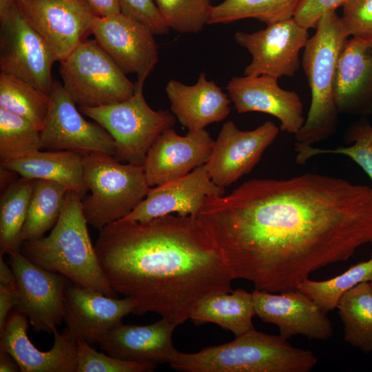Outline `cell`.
<instances>
[{"instance_id": "6da1fadb", "label": "cell", "mask_w": 372, "mask_h": 372, "mask_svg": "<svg viewBox=\"0 0 372 372\" xmlns=\"http://www.w3.org/2000/svg\"><path fill=\"white\" fill-rule=\"evenodd\" d=\"M196 218L233 280L281 293L372 242V187L315 173L254 178L207 197Z\"/></svg>"}, {"instance_id": "7a4b0ae2", "label": "cell", "mask_w": 372, "mask_h": 372, "mask_svg": "<svg viewBox=\"0 0 372 372\" xmlns=\"http://www.w3.org/2000/svg\"><path fill=\"white\" fill-rule=\"evenodd\" d=\"M94 247L112 289L134 302L133 314L155 312L178 326L203 300L232 291L233 279L192 216L122 218L99 230Z\"/></svg>"}, {"instance_id": "3957f363", "label": "cell", "mask_w": 372, "mask_h": 372, "mask_svg": "<svg viewBox=\"0 0 372 372\" xmlns=\"http://www.w3.org/2000/svg\"><path fill=\"white\" fill-rule=\"evenodd\" d=\"M87 225L82 198L68 190L61 214L50 234L23 242L20 251L36 265L76 285L117 297L101 269Z\"/></svg>"}, {"instance_id": "277c9868", "label": "cell", "mask_w": 372, "mask_h": 372, "mask_svg": "<svg viewBox=\"0 0 372 372\" xmlns=\"http://www.w3.org/2000/svg\"><path fill=\"white\" fill-rule=\"evenodd\" d=\"M317 362L313 351L254 328L231 342L198 352L176 351L169 364L183 372H309Z\"/></svg>"}, {"instance_id": "5b68a950", "label": "cell", "mask_w": 372, "mask_h": 372, "mask_svg": "<svg viewBox=\"0 0 372 372\" xmlns=\"http://www.w3.org/2000/svg\"><path fill=\"white\" fill-rule=\"evenodd\" d=\"M315 28L302 59L311 90V105L304 124L294 135L297 143L306 145L325 141L336 133L339 114L334 95L336 70L349 37L335 11L322 17Z\"/></svg>"}, {"instance_id": "8992f818", "label": "cell", "mask_w": 372, "mask_h": 372, "mask_svg": "<svg viewBox=\"0 0 372 372\" xmlns=\"http://www.w3.org/2000/svg\"><path fill=\"white\" fill-rule=\"evenodd\" d=\"M83 159L91 192L82 198L83 211L87 224L98 230L126 217L151 188L143 165L122 163L103 153L83 154Z\"/></svg>"}, {"instance_id": "52a82bcc", "label": "cell", "mask_w": 372, "mask_h": 372, "mask_svg": "<svg viewBox=\"0 0 372 372\" xmlns=\"http://www.w3.org/2000/svg\"><path fill=\"white\" fill-rule=\"evenodd\" d=\"M123 101L99 107H79L83 114L102 126L113 138L115 158L122 163L141 166L150 147L176 122L168 110L155 111L145 100L142 86Z\"/></svg>"}, {"instance_id": "ba28073f", "label": "cell", "mask_w": 372, "mask_h": 372, "mask_svg": "<svg viewBox=\"0 0 372 372\" xmlns=\"http://www.w3.org/2000/svg\"><path fill=\"white\" fill-rule=\"evenodd\" d=\"M60 62L63 86L79 107H99L131 98L136 85L94 39L82 41Z\"/></svg>"}, {"instance_id": "9c48e42d", "label": "cell", "mask_w": 372, "mask_h": 372, "mask_svg": "<svg viewBox=\"0 0 372 372\" xmlns=\"http://www.w3.org/2000/svg\"><path fill=\"white\" fill-rule=\"evenodd\" d=\"M8 263L16 278V310L27 316L34 331L53 333L63 320L69 279L36 265L20 250L8 254Z\"/></svg>"}, {"instance_id": "30bf717a", "label": "cell", "mask_w": 372, "mask_h": 372, "mask_svg": "<svg viewBox=\"0 0 372 372\" xmlns=\"http://www.w3.org/2000/svg\"><path fill=\"white\" fill-rule=\"evenodd\" d=\"M1 72L14 76L50 94L56 61L44 39L28 23L15 4L0 20Z\"/></svg>"}, {"instance_id": "8fae6325", "label": "cell", "mask_w": 372, "mask_h": 372, "mask_svg": "<svg viewBox=\"0 0 372 372\" xmlns=\"http://www.w3.org/2000/svg\"><path fill=\"white\" fill-rule=\"evenodd\" d=\"M16 4L56 61L65 59L86 39L96 17L85 0H16Z\"/></svg>"}, {"instance_id": "7c38bea8", "label": "cell", "mask_w": 372, "mask_h": 372, "mask_svg": "<svg viewBox=\"0 0 372 372\" xmlns=\"http://www.w3.org/2000/svg\"><path fill=\"white\" fill-rule=\"evenodd\" d=\"M49 95V110L41 131V149L115 155L112 136L97 123L82 116L60 82L54 81Z\"/></svg>"}, {"instance_id": "4fadbf2b", "label": "cell", "mask_w": 372, "mask_h": 372, "mask_svg": "<svg viewBox=\"0 0 372 372\" xmlns=\"http://www.w3.org/2000/svg\"><path fill=\"white\" fill-rule=\"evenodd\" d=\"M309 30L294 18L280 21L256 32L238 31L234 40L251 56L244 75L293 76L300 65V52L308 39Z\"/></svg>"}, {"instance_id": "5bb4252c", "label": "cell", "mask_w": 372, "mask_h": 372, "mask_svg": "<svg viewBox=\"0 0 372 372\" xmlns=\"http://www.w3.org/2000/svg\"><path fill=\"white\" fill-rule=\"evenodd\" d=\"M91 34L125 73L137 75L136 85L143 87L158 61L154 34L142 23L121 12L96 16Z\"/></svg>"}, {"instance_id": "9a60e30c", "label": "cell", "mask_w": 372, "mask_h": 372, "mask_svg": "<svg viewBox=\"0 0 372 372\" xmlns=\"http://www.w3.org/2000/svg\"><path fill=\"white\" fill-rule=\"evenodd\" d=\"M279 131L271 121L248 131L238 129L231 121L225 122L205 164L211 180L225 189L249 174Z\"/></svg>"}, {"instance_id": "2e32d148", "label": "cell", "mask_w": 372, "mask_h": 372, "mask_svg": "<svg viewBox=\"0 0 372 372\" xmlns=\"http://www.w3.org/2000/svg\"><path fill=\"white\" fill-rule=\"evenodd\" d=\"M66 328L75 338L89 344H99L122 319L135 309L134 302L118 299L76 285L69 280L64 292Z\"/></svg>"}, {"instance_id": "e0dca14e", "label": "cell", "mask_w": 372, "mask_h": 372, "mask_svg": "<svg viewBox=\"0 0 372 372\" xmlns=\"http://www.w3.org/2000/svg\"><path fill=\"white\" fill-rule=\"evenodd\" d=\"M252 293L255 315L276 325L286 340L296 335L327 340L333 333L327 313L309 297L298 290L272 293L255 289Z\"/></svg>"}, {"instance_id": "ac0fdd59", "label": "cell", "mask_w": 372, "mask_h": 372, "mask_svg": "<svg viewBox=\"0 0 372 372\" xmlns=\"http://www.w3.org/2000/svg\"><path fill=\"white\" fill-rule=\"evenodd\" d=\"M278 80L265 74L234 76L226 88L238 113L270 114L280 121L281 131L295 135L306 120L303 105L297 92L282 89Z\"/></svg>"}, {"instance_id": "d6986e66", "label": "cell", "mask_w": 372, "mask_h": 372, "mask_svg": "<svg viewBox=\"0 0 372 372\" xmlns=\"http://www.w3.org/2000/svg\"><path fill=\"white\" fill-rule=\"evenodd\" d=\"M214 141L205 129L178 135L172 128L163 132L147 152L143 163L149 185L156 187L181 178L205 165Z\"/></svg>"}, {"instance_id": "ffe728a7", "label": "cell", "mask_w": 372, "mask_h": 372, "mask_svg": "<svg viewBox=\"0 0 372 372\" xmlns=\"http://www.w3.org/2000/svg\"><path fill=\"white\" fill-rule=\"evenodd\" d=\"M28 319L15 310L8 316L0 334V351L8 353L21 372H76V338L65 327L62 333L53 332L54 344L48 351H41L29 340Z\"/></svg>"}, {"instance_id": "44dd1931", "label": "cell", "mask_w": 372, "mask_h": 372, "mask_svg": "<svg viewBox=\"0 0 372 372\" xmlns=\"http://www.w3.org/2000/svg\"><path fill=\"white\" fill-rule=\"evenodd\" d=\"M224 194L225 189L211 180L203 165L185 176L151 187L145 198L123 218L145 222L174 213L196 217L207 197Z\"/></svg>"}, {"instance_id": "7402d4cb", "label": "cell", "mask_w": 372, "mask_h": 372, "mask_svg": "<svg viewBox=\"0 0 372 372\" xmlns=\"http://www.w3.org/2000/svg\"><path fill=\"white\" fill-rule=\"evenodd\" d=\"M334 95L339 114H372V39L346 41L338 61Z\"/></svg>"}, {"instance_id": "603a6c76", "label": "cell", "mask_w": 372, "mask_h": 372, "mask_svg": "<svg viewBox=\"0 0 372 372\" xmlns=\"http://www.w3.org/2000/svg\"><path fill=\"white\" fill-rule=\"evenodd\" d=\"M176 327L164 318L147 325L121 324L99 345L101 350L118 359L156 365L169 364L177 351L172 342Z\"/></svg>"}, {"instance_id": "cb8c5ba5", "label": "cell", "mask_w": 372, "mask_h": 372, "mask_svg": "<svg viewBox=\"0 0 372 372\" xmlns=\"http://www.w3.org/2000/svg\"><path fill=\"white\" fill-rule=\"evenodd\" d=\"M165 92L173 114L190 132L222 121L231 111L229 96L214 81H209L205 72L192 85L172 79L167 83Z\"/></svg>"}, {"instance_id": "d4e9b609", "label": "cell", "mask_w": 372, "mask_h": 372, "mask_svg": "<svg viewBox=\"0 0 372 372\" xmlns=\"http://www.w3.org/2000/svg\"><path fill=\"white\" fill-rule=\"evenodd\" d=\"M1 166L25 178L58 183L82 198L88 191L84 180L83 154L76 152L39 150L19 159L1 162Z\"/></svg>"}, {"instance_id": "484cf974", "label": "cell", "mask_w": 372, "mask_h": 372, "mask_svg": "<svg viewBox=\"0 0 372 372\" xmlns=\"http://www.w3.org/2000/svg\"><path fill=\"white\" fill-rule=\"evenodd\" d=\"M252 293L242 289L211 296L194 308L189 320L196 325L214 323L238 337L254 328Z\"/></svg>"}, {"instance_id": "4316f807", "label": "cell", "mask_w": 372, "mask_h": 372, "mask_svg": "<svg viewBox=\"0 0 372 372\" xmlns=\"http://www.w3.org/2000/svg\"><path fill=\"white\" fill-rule=\"evenodd\" d=\"M344 339L365 353L372 352V289L363 282L347 291L338 304Z\"/></svg>"}, {"instance_id": "83f0119b", "label": "cell", "mask_w": 372, "mask_h": 372, "mask_svg": "<svg viewBox=\"0 0 372 372\" xmlns=\"http://www.w3.org/2000/svg\"><path fill=\"white\" fill-rule=\"evenodd\" d=\"M68 189L46 180L34 181L21 234V242L39 238L52 229L58 221Z\"/></svg>"}, {"instance_id": "f1b7e54d", "label": "cell", "mask_w": 372, "mask_h": 372, "mask_svg": "<svg viewBox=\"0 0 372 372\" xmlns=\"http://www.w3.org/2000/svg\"><path fill=\"white\" fill-rule=\"evenodd\" d=\"M34 181L20 176L3 190L0 201V255L20 250Z\"/></svg>"}, {"instance_id": "f546056e", "label": "cell", "mask_w": 372, "mask_h": 372, "mask_svg": "<svg viewBox=\"0 0 372 372\" xmlns=\"http://www.w3.org/2000/svg\"><path fill=\"white\" fill-rule=\"evenodd\" d=\"M302 0H223L212 6L208 25L256 19L266 25L293 18Z\"/></svg>"}, {"instance_id": "4dcf8cb0", "label": "cell", "mask_w": 372, "mask_h": 372, "mask_svg": "<svg viewBox=\"0 0 372 372\" xmlns=\"http://www.w3.org/2000/svg\"><path fill=\"white\" fill-rule=\"evenodd\" d=\"M50 102L48 94L14 76L1 72V108L26 118L41 131Z\"/></svg>"}, {"instance_id": "1f68e13d", "label": "cell", "mask_w": 372, "mask_h": 372, "mask_svg": "<svg viewBox=\"0 0 372 372\" xmlns=\"http://www.w3.org/2000/svg\"><path fill=\"white\" fill-rule=\"evenodd\" d=\"M371 279L372 257L329 280L316 281L307 278L296 289L312 299L327 313L337 308L340 300L347 291Z\"/></svg>"}, {"instance_id": "d6a6232c", "label": "cell", "mask_w": 372, "mask_h": 372, "mask_svg": "<svg viewBox=\"0 0 372 372\" xmlns=\"http://www.w3.org/2000/svg\"><path fill=\"white\" fill-rule=\"evenodd\" d=\"M41 149V131L30 121L0 107V161L19 159Z\"/></svg>"}, {"instance_id": "836d02e7", "label": "cell", "mask_w": 372, "mask_h": 372, "mask_svg": "<svg viewBox=\"0 0 372 372\" xmlns=\"http://www.w3.org/2000/svg\"><path fill=\"white\" fill-rule=\"evenodd\" d=\"M165 23L180 33H198L208 25L210 0H154Z\"/></svg>"}, {"instance_id": "e575fe53", "label": "cell", "mask_w": 372, "mask_h": 372, "mask_svg": "<svg viewBox=\"0 0 372 372\" xmlns=\"http://www.w3.org/2000/svg\"><path fill=\"white\" fill-rule=\"evenodd\" d=\"M78 364L76 372H152V363L127 361L99 353L80 338H76Z\"/></svg>"}, {"instance_id": "d590c367", "label": "cell", "mask_w": 372, "mask_h": 372, "mask_svg": "<svg viewBox=\"0 0 372 372\" xmlns=\"http://www.w3.org/2000/svg\"><path fill=\"white\" fill-rule=\"evenodd\" d=\"M296 161L298 165H304L307 161L317 155L326 154H342L355 161L368 175L372 181V152L361 142H354L348 147H338L333 149H320L312 145L295 144Z\"/></svg>"}, {"instance_id": "8d00e7d4", "label": "cell", "mask_w": 372, "mask_h": 372, "mask_svg": "<svg viewBox=\"0 0 372 372\" xmlns=\"http://www.w3.org/2000/svg\"><path fill=\"white\" fill-rule=\"evenodd\" d=\"M340 19L348 37L372 39V0H350Z\"/></svg>"}, {"instance_id": "74e56055", "label": "cell", "mask_w": 372, "mask_h": 372, "mask_svg": "<svg viewBox=\"0 0 372 372\" xmlns=\"http://www.w3.org/2000/svg\"><path fill=\"white\" fill-rule=\"evenodd\" d=\"M119 5L122 14L142 23L154 34L169 32L154 0H119Z\"/></svg>"}, {"instance_id": "f35d334b", "label": "cell", "mask_w": 372, "mask_h": 372, "mask_svg": "<svg viewBox=\"0 0 372 372\" xmlns=\"http://www.w3.org/2000/svg\"><path fill=\"white\" fill-rule=\"evenodd\" d=\"M350 0H302L293 18L307 29L316 28L320 19L327 13L336 11Z\"/></svg>"}, {"instance_id": "ab89813d", "label": "cell", "mask_w": 372, "mask_h": 372, "mask_svg": "<svg viewBox=\"0 0 372 372\" xmlns=\"http://www.w3.org/2000/svg\"><path fill=\"white\" fill-rule=\"evenodd\" d=\"M344 139L349 144L361 142L372 152V125L364 118L357 121L346 130Z\"/></svg>"}, {"instance_id": "60d3db41", "label": "cell", "mask_w": 372, "mask_h": 372, "mask_svg": "<svg viewBox=\"0 0 372 372\" xmlns=\"http://www.w3.org/2000/svg\"><path fill=\"white\" fill-rule=\"evenodd\" d=\"M17 296V283L0 284V334L4 331L9 311L15 306Z\"/></svg>"}, {"instance_id": "b9f144b4", "label": "cell", "mask_w": 372, "mask_h": 372, "mask_svg": "<svg viewBox=\"0 0 372 372\" xmlns=\"http://www.w3.org/2000/svg\"><path fill=\"white\" fill-rule=\"evenodd\" d=\"M98 17H106L121 12L119 0H85Z\"/></svg>"}, {"instance_id": "7bdbcfd3", "label": "cell", "mask_w": 372, "mask_h": 372, "mask_svg": "<svg viewBox=\"0 0 372 372\" xmlns=\"http://www.w3.org/2000/svg\"><path fill=\"white\" fill-rule=\"evenodd\" d=\"M0 371H21L20 367L14 359L11 356V355L4 351H0Z\"/></svg>"}, {"instance_id": "ee69618b", "label": "cell", "mask_w": 372, "mask_h": 372, "mask_svg": "<svg viewBox=\"0 0 372 372\" xmlns=\"http://www.w3.org/2000/svg\"><path fill=\"white\" fill-rule=\"evenodd\" d=\"M16 278L13 270L8 262L3 258V255H0V284L12 285L15 284Z\"/></svg>"}, {"instance_id": "f6af8a7d", "label": "cell", "mask_w": 372, "mask_h": 372, "mask_svg": "<svg viewBox=\"0 0 372 372\" xmlns=\"http://www.w3.org/2000/svg\"><path fill=\"white\" fill-rule=\"evenodd\" d=\"M16 0H0V20L5 19L11 12Z\"/></svg>"}, {"instance_id": "bcb514c9", "label": "cell", "mask_w": 372, "mask_h": 372, "mask_svg": "<svg viewBox=\"0 0 372 372\" xmlns=\"http://www.w3.org/2000/svg\"><path fill=\"white\" fill-rule=\"evenodd\" d=\"M369 284H370V286H371V289H372V279L369 281Z\"/></svg>"}, {"instance_id": "7dc6e473", "label": "cell", "mask_w": 372, "mask_h": 372, "mask_svg": "<svg viewBox=\"0 0 372 372\" xmlns=\"http://www.w3.org/2000/svg\"><path fill=\"white\" fill-rule=\"evenodd\" d=\"M371 243L372 244V242Z\"/></svg>"}]
</instances>
